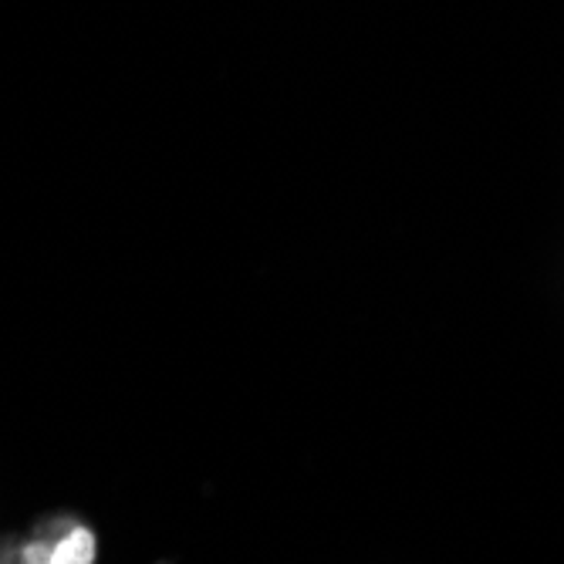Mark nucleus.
<instances>
[{"instance_id":"obj_1","label":"nucleus","mask_w":564,"mask_h":564,"mask_svg":"<svg viewBox=\"0 0 564 564\" xmlns=\"http://www.w3.org/2000/svg\"><path fill=\"white\" fill-rule=\"evenodd\" d=\"M98 541L85 524H65L55 531H41L21 547L24 564H95Z\"/></svg>"}]
</instances>
